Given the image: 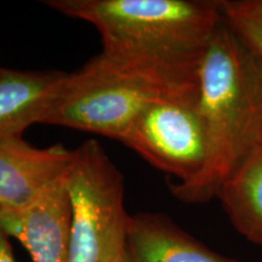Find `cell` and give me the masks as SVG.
<instances>
[{
	"label": "cell",
	"instance_id": "6",
	"mask_svg": "<svg viewBox=\"0 0 262 262\" xmlns=\"http://www.w3.org/2000/svg\"><path fill=\"white\" fill-rule=\"evenodd\" d=\"M0 226L34 262H71L72 205L64 173L27 205H0Z\"/></svg>",
	"mask_w": 262,
	"mask_h": 262
},
{
	"label": "cell",
	"instance_id": "11",
	"mask_svg": "<svg viewBox=\"0 0 262 262\" xmlns=\"http://www.w3.org/2000/svg\"><path fill=\"white\" fill-rule=\"evenodd\" d=\"M219 4L235 37L262 61V0H224Z\"/></svg>",
	"mask_w": 262,
	"mask_h": 262
},
{
	"label": "cell",
	"instance_id": "7",
	"mask_svg": "<svg viewBox=\"0 0 262 262\" xmlns=\"http://www.w3.org/2000/svg\"><path fill=\"white\" fill-rule=\"evenodd\" d=\"M73 158L62 145L39 148L24 137L0 143V205L18 208L60 179Z\"/></svg>",
	"mask_w": 262,
	"mask_h": 262
},
{
	"label": "cell",
	"instance_id": "12",
	"mask_svg": "<svg viewBox=\"0 0 262 262\" xmlns=\"http://www.w3.org/2000/svg\"><path fill=\"white\" fill-rule=\"evenodd\" d=\"M0 262H16L10 237L0 226Z\"/></svg>",
	"mask_w": 262,
	"mask_h": 262
},
{
	"label": "cell",
	"instance_id": "5",
	"mask_svg": "<svg viewBox=\"0 0 262 262\" xmlns=\"http://www.w3.org/2000/svg\"><path fill=\"white\" fill-rule=\"evenodd\" d=\"M199 89L153 102L131 122L119 142L160 171L191 181L205 162Z\"/></svg>",
	"mask_w": 262,
	"mask_h": 262
},
{
	"label": "cell",
	"instance_id": "1",
	"mask_svg": "<svg viewBox=\"0 0 262 262\" xmlns=\"http://www.w3.org/2000/svg\"><path fill=\"white\" fill-rule=\"evenodd\" d=\"M198 110L205 136L204 166L191 181L170 185L172 195L189 204L216 198L262 143V61L224 18L199 68Z\"/></svg>",
	"mask_w": 262,
	"mask_h": 262
},
{
	"label": "cell",
	"instance_id": "3",
	"mask_svg": "<svg viewBox=\"0 0 262 262\" xmlns=\"http://www.w3.org/2000/svg\"><path fill=\"white\" fill-rule=\"evenodd\" d=\"M199 89L198 73L119 61L98 54L67 73L40 124L119 141L135 118L157 101Z\"/></svg>",
	"mask_w": 262,
	"mask_h": 262
},
{
	"label": "cell",
	"instance_id": "4",
	"mask_svg": "<svg viewBox=\"0 0 262 262\" xmlns=\"http://www.w3.org/2000/svg\"><path fill=\"white\" fill-rule=\"evenodd\" d=\"M64 182L72 205L71 262H129L124 178L97 141L73 150Z\"/></svg>",
	"mask_w": 262,
	"mask_h": 262
},
{
	"label": "cell",
	"instance_id": "2",
	"mask_svg": "<svg viewBox=\"0 0 262 262\" xmlns=\"http://www.w3.org/2000/svg\"><path fill=\"white\" fill-rule=\"evenodd\" d=\"M67 17L100 33L104 56L198 73L222 22L219 2L199 0H48Z\"/></svg>",
	"mask_w": 262,
	"mask_h": 262
},
{
	"label": "cell",
	"instance_id": "9",
	"mask_svg": "<svg viewBox=\"0 0 262 262\" xmlns=\"http://www.w3.org/2000/svg\"><path fill=\"white\" fill-rule=\"evenodd\" d=\"M129 262H238L196 241L162 214L131 216Z\"/></svg>",
	"mask_w": 262,
	"mask_h": 262
},
{
	"label": "cell",
	"instance_id": "10",
	"mask_svg": "<svg viewBox=\"0 0 262 262\" xmlns=\"http://www.w3.org/2000/svg\"><path fill=\"white\" fill-rule=\"evenodd\" d=\"M216 198L239 233L262 245V143L227 180Z\"/></svg>",
	"mask_w": 262,
	"mask_h": 262
},
{
	"label": "cell",
	"instance_id": "13",
	"mask_svg": "<svg viewBox=\"0 0 262 262\" xmlns=\"http://www.w3.org/2000/svg\"><path fill=\"white\" fill-rule=\"evenodd\" d=\"M0 72H2V67H0Z\"/></svg>",
	"mask_w": 262,
	"mask_h": 262
},
{
	"label": "cell",
	"instance_id": "8",
	"mask_svg": "<svg viewBox=\"0 0 262 262\" xmlns=\"http://www.w3.org/2000/svg\"><path fill=\"white\" fill-rule=\"evenodd\" d=\"M66 72H0V143L22 137L24 131L40 119L63 83Z\"/></svg>",
	"mask_w": 262,
	"mask_h": 262
}]
</instances>
